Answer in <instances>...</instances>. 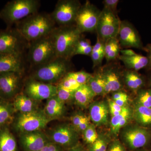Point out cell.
I'll return each instance as SVG.
<instances>
[{"instance_id":"1","label":"cell","mask_w":151,"mask_h":151,"mask_svg":"<svg viewBox=\"0 0 151 151\" xmlns=\"http://www.w3.org/2000/svg\"><path fill=\"white\" fill-rule=\"evenodd\" d=\"M14 26L29 42L50 35L57 26L50 14L38 12L27 17Z\"/></svg>"},{"instance_id":"2","label":"cell","mask_w":151,"mask_h":151,"mask_svg":"<svg viewBox=\"0 0 151 151\" xmlns=\"http://www.w3.org/2000/svg\"><path fill=\"white\" fill-rule=\"evenodd\" d=\"M70 60L57 57L50 61L29 68L28 76L44 83L56 84L71 72Z\"/></svg>"},{"instance_id":"3","label":"cell","mask_w":151,"mask_h":151,"mask_svg":"<svg viewBox=\"0 0 151 151\" xmlns=\"http://www.w3.org/2000/svg\"><path fill=\"white\" fill-rule=\"evenodd\" d=\"M81 35L75 24L57 26L51 34L57 56L70 60Z\"/></svg>"},{"instance_id":"4","label":"cell","mask_w":151,"mask_h":151,"mask_svg":"<svg viewBox=\"0 0 151 151\" xmlns=\"http://www.w3.org/2000/svg\"><path fill=\"white\" fill-rule=\"evenodd\" d=\"M38 0H13L9 1L0 11V19L7 27L14 25L31 15L37 12L40 7Z\"/></svg>"},{"instance_id":"5","label":"cell","mask_w":151,"mask_h":151,"mask_svg":"<svg viewBox=\"0 0 151 151\" xmlns=\"http://www.w3.org/2000/svg\"><path fill=\"white\" fill-rule=\"evenodd\" d=\"M57 57L51 34L29 42L26 59L29 68L45 64Z\"/></svg>"},{"instance_id":"6","label":"cell","mask_w":151,"mask_h":151,"mask_svg":"<svg viewBox=\"0 0 151 151\" xmlns=\"http://www.w3.org/2000/svg\"><path fill=\"white\" fill-rule=\"evenodd\" d=\"M16 113L12 124L19 134L42 131L51 122L40 109L29 113Z\"/></svg>"},{"instance_id":"7","label":"cell","mask_w":151,"mask_h":151,"mask_svg":"<svg viewBox=\"0 0 151 151\" xmlns=\"http://www.w3.org/2000/svg\"><path fill=\"white\" fill-rule=\"evenodd\" d=\"M29 42L15 27L0 29V54H26Z\"/></svg>"},{"instance_id":"8","label":"cell","mask_w":151,"mask_h":151,"mask_svg":"<svg viewBox=\"0 0 151 151\" xmlns=\"http://www.w3.org/2000/svg\"><path fill=\"white\" fill-rule=\"evenodd\" d=\"M50 142L63 149L71 148L78 144L79 133L71 124H59L45 133Z\"/></svg>"},{"instance_id":"9","label":"cell","mask_w":151,"mask_h":151,"mask_svg":"<svg viewBox=\"0 0 151 151\" xmlns=\"http://www.w3.org/2000/svg\"><path fill=\"white\" fill-rule=\"evenodd\" d=\"M81 5L78 0H59L50 15L57 26L75 24Z\"/></svg>"},{"instance_id":"10","label":"cell","mask_w":151,"mask_h":151,"mask_svg":"<svg viewBox=\"0 0 151 151\" xmlns=\"http://www.w3.org/2000/svg\"><path fill=\"white\" fill-rule=\"evenodd\" d=\"M121 23L117 14L103 8L96 28L97 37L104 43L108 40L118 38Z\"/></svg>"},{"instance_id":"11","label":"cell","mask_w":151,"mask_h":151,"mask_svg":"<svg viewBox=\"0 0 151 151\" xmlns=\"http://www.w3.org/2000/svg\"><path fill=\"white\" fill-rule=\"evenodd\" d=\"M101 11L89 1L81 5L76 18L75 24L81 34L96 31Z\"/></svg>"},{"instance_id":"12","label":"cell","mask_w":151,"mask_h":151,"mask_svg":"<svg viewBox=\"0 0 151 151\" xmlns=\"http://www.w3.org/2000/svg\"><path fill=\"white\" fill-rule=\"evenodd\" d=\"M120 131L123 145L130 150L141 148L150 141V134L146 128L136 125H127Z\"/></svg>"},{"instance_id":"13","label":"cell","mask_w":151,"mask_h":151,"mask_svg":"<svg viewBox=\"0 0 151 151\" xmlns=\"http://www.w3.org/2000/svg\"><path fill=\"white\" fill-rule=\"evenodd\" d=\"M24 73L17 72L0 73V97L12 101L22 91Z\"/></svg>"},{"instance_id":"14","label":"cell","mask_w":151,"mask_h":151,"mask_svg":"<svg viewBox=\"0 0 151 151\" xmlns=\"http://www.w3.org/2000/svg\"><path fill=\"white\" fill-rule=\"evenodd\" d=\"M57 90L56 85L39 81L28 76L24 78L22 92L40 102L56 95Z\"/></svg>"},{"instance_id":"15","label":"cell","mask_w":151,"mask_h":151,"mask_svg":"<svg viewBox=\"0 0 151 151\" xmlns=\"http://www.w3.org/2000/svg\"><path fill=\"white\" fill-rule=\"evenodd\" d=\"M19 140L24 151H39L50 142L42 131L19 134Z\"/></svg>"},{"instance_id":"16","label":"cell","mask_w":151,"mask_h":151,"mask_svg":"<svg viewBox=\"0 0 151 151\" xmlns=\"http://www.w3.org/2000/svg\"><path fill=\"white\" fill-rule=\"evenodd\" d=\"M27 64L26 54H0V73L17 72L24 73Z\"/></svg>"},{"instance_id":"17","label":"cell","mask_w":151,"mask_h":151,"mask_svg":"<svg viewBox=\"0 0 151 151\" xmlns=\"http://www.w3.org/2000/svg\"><path fill=\"white\" fill-rule=\"evenodd\" d=\"M118 37L120 46L125 48H142V42L137 32L127 21H121Z\"/></svg>"},{"instance_id":"18","label":"cell","mask_w":151,"mask_h":151,"mask_svg":"<svg viewBox=\"0 0 151 151\" xmlns=\"http://www.w3.org/2000/svg\"><path fill=\"white\" fill-rule=\"evenodd\" d=\"M89 107V118L95 126L100 127L108 124L110 112L107 102L96 101L91 103Z\"/></svg>"},{"instance_id":"19","label":"cell","mask_w":151,"mask_h":151,"mask_svg":"<svg viewBox=\"0 0 151 151\" xmlns=\"http://www.w3.org/2000/svg\"><path fill=\"white\" fill-rule=\"evenodd\" d=\"M113 66L106 65L99 72L104 80L106 94L119 91L123 86L118 70Z\"/></svg>"},{"instance_id":"20","label":"cell","mask_w":151,"mask_h":151,"mask_svg":"<svg viewBox=\"0 0 151 151\" xmlns=\"http://www.w3.org/2000/svg\"><path fill=\"white\" fill-rule=\"evenodd\" d=\"M43 110L45 114L50 121L60 119L65 113V103L55 95L47 100Z\"/></svg>"},{"instance_id":"21","label":"cell","mask_w":151,"mask_h":151,"mask_svg":"<svg viewBox=\"0 0 151 151\" xmlns=\"http://www.w3.org/2000/svg\"><path fill=\"white\" fill-rule=\"evenodd\" d=\"M16 113H27L38 110L39 102L30 98L23 92L19 93L12 100Z\"/></svg>"},{"instance_id":"22","label":"cell","mask_w":151,"mask_h":151,"mask_svg":"<svg viewBox=\"0 0 151 151\" xmlns=\"http://www.w3.org/2000/svg\"><path fill=\"white\" fill-rule=\"evenodd\" d=\"M119 59L124 63L128 70L138 71L148 65L147 57L135 53L131 55H119Z\"/></svg>"},{"instance_id":"23","label":"cell","mask_w":151,"mask_h":151,"mask_svg":"<svg viewBox=\"0 0 151 151\" xmlns=\"http://www.w3.org/2000/svg\"><path fill=\"white\" fill-rule=\"evenodd\" d=\"M15 114L12 101L0 97V129L12 124Z\"/></svg>"},{"instance_id":"24","label":"cell","mask_w":151,"mask_h":151,"mask_svg":"<svg viewBox=\"0 0 151 151\" xmlns=\"http://www.w3.org/2000/svg\"><path fill=\"white\" fill-rule=\"evenodd\" d=\"M95 96L88 84H84L74 92L73 100L80 108H86L89 106Z\"/></svg>"},{"instance_id":"25","label":"cell","mask_w":151,"mask_h":151,"mask_svg":"<svg viewBox=\"0 0 151 151\" xmlns=\"http://www.w3.org/2000/svg\"><path fill=\"white\" fill-rule=\"evenodd\" d=\"M133 118L140 127L146 129L151 128V108L135 104Z\"/></svg>"},{"instance_id":"26","label":"cell","mask_w":151,"mask_h":151,"mask_svg":"<svg viewBox=\"0 0 151 151\" xmlns=\"http://www.w3.org/2000/svg\"><path fill=\"white\" fill-rule=\"evenodd\" d=\"M17 145L9 127L0 129V151H17Z\"/></svg>"},{"instance_id":"27","label":"cell","mask_w":151,"mask_h":151,"mask_svg":"<svg viewBox=\"0 0 151 151\" xmlns=\"http://www.w3.org/2000/svg\"><path fill=\"white\" fill-rule=\"evenodd\" d=\"M123 78L127 87L134 92L140 89L144 84L143 78L134 70H127L124 71Z\"/></svg>"},{"instance_id":"28","label":"cell","mask_w":151,"mask_h":151,"mask_svg":"<svg viewBox=\"0 0 151 151\" xmlns=\"http://www.w3.org/2000/svg\"><path fill=\"white\" fill-rule=\"evenodd\" d=\"M120 51V45L118 38L111 39L105 42V58L107 62L113 61L118 58Z\"/></svg>"},{"instance_id":"29","label":"cell","mask_w":151,"mask_h":151,"mask_svg":"<svg viewBox=\"0 0 151 151\" xmlns=\"http://www.w3.org/2000/svg\"><path fill=\"white\" fill-rule=\"evenodd\" d=\"M104 45L105 43L97 37V41L93 46L92 53L90 55L93 62V68L101 65L105 57Z\"/></svg>"},{"instance_id":"30","label":"cell","mask_w":151,"mask_h":151,"mask_svg":"<svg viewBox=\"0 0 151 151\" xmlns=\"http://www.w3.org/2000/svg\"><path fill=\"white\" fill-rule=\"evenodd\" d=\"M87 84L96 96L106 94L104 80L99 72L92 75Z\"/></svg>"},{"instance_id":"31","label":"cell","mask_w":151,"mask_h":151,"mask_svg":"<svg viewBox=\"0 0 151 151\" xmlns=\"http://www.w3.org/2000/svg\"><path fill=\"white\" fill-rule=\"evenodd\" d=\"M111 138L107 134L101 133L93 144L88 145V151H107Z\"/></svg>"},{"instance_id":"32","label":"cell","mask_w":151,"mask_h":151,"mask_svg":"<svg viewBox=\"0 0 151 151\" xmlns=\"http://www.w3.org/2000/svg\"><path fill=\"white\" fill-rule=\"evenodd\" d=\"M135 101V104L151 108V89L140 90Z\"/></svg>"},{"instance_id":"33","label":"cell","mask_w":151,"mask_h":151,"mask_svg":"<svg viewBox=\"0 0 151 151\" xmlns=\"http://www.w3.org/2000/svg\"><path fill=\"white\" fill-rule=\"evenodd\" d=\"M81 134L83 140L86 144H88V145L94 143L97 140L98 136L96 126L91 123L88 128Z\"/></svg>"},{"instance_id":"34","label":"cell","mask_w":151,"mask_h":151,"mask_svg":"<svg viewBox=\"0 0 151 151\" xmlns=\"http://www.w3.org/2000/svg\"><path fill=\"white\" fill-rule=\"evenodd\" d=\"M68 76L75 79L81 85L87 84L89 79L92 77V74L84 70L73 72L71 71L67 74Z\"/></svg>"},{"instance_id":"35","label":"cell","mask_w":151,"mask_h":151,"mask_svg":"<svg viewBox=\"0 0 151 151\" xmlns=\"http://www.w3.org/2000/svg\"><path fill=\"white\" fill-rule=\"evenodd\" d=\"M56 85H58L70 91L75 92L82 85L78 83L75 79L69 77L66 75L56 84Z\"/></svg>"},{"instance_id":"36","label":"cell","mask_w":151,"mask_h":151,"mask_svg":"<svg viewBox=\"0 0 151 151\" xmlns=\"http://www.w3.org/2000/svg\"><path fill=\"white\" fill-rule=\"evenodd\" d=\"M56 86L57 87V96L63 103H65L73 100L75 92L65 89L58 85Z\"/></svg>"},{"instance_id":"37","label":"cell","mask_w":151,"mask_h":151,"mask_svg":"<svg viewBox=\"0 0 151 151\" xmlns=\"http://www.w3.org/2000/svg\"><path fill=\"white\" fill-rule=\"evenodd\" d=\"M107 151H127L126 147L118 139L111 141L108 145Z\"/></svg>"},{"instance_id":"38","label":"cell","mask_w":151,"mask_h":151,"mask_svg":"<svg viewBox=\"0 0 151 151\" xmlns=\"http://www.w3.org/2000/svg\"><path fill=\"white\" fill-rule=\"evenodd\" d=\"M119 1V0H104L103 3L104 8L108 9L113 12V13L117 14V8Z\"/></svg>"},{"instance_id":"39","label":"cell","mask_w":151,"mask_h":151,"mask_svg":"<svg viewBox=\"0 0 151 151\" xmlns=\"http://www.w3.org/2000/svg\"><path fill=\"white\" fill-rule=\"evenodd\" d=\"M85 115L83 113H76L73 114L71 117V124L76 129L79 124L81 123Z\"/></svg>"},{"instance_id":"40","label":"cell","mask_w":151,"mask_h":151,"mask_svg":"<svg viewBox=\"0 0 151 151\" xmlns=\"http://www.w3.org/2000/svg\"><path fill=\"white\" fill-rule=\"evenodd\" d=\"M64 150L58 145L49 142L39 151H64Z\"/></svg>"},{"instance_id":"41","label":"cell","mask_w":151,"mask_h":151,"mask_svg":"<svg viewBox=\"0 0 151 151\" xmlns=\"http://www.w3.org/2000/svg\"><path fill=\"white\" fill-rule=\"evenodd\" d=\"M90 124L91 123H90V118L85 115L81 123L76 128V130L79 133H82L84 130H86L88 128Z\"/></svg>"},{"instance_id":"42","label":"cell","mask_w":151,"mask_h":151,"mask_svg":"<svg viewBox=\"0 0 151 151\" xmlns=\"http://www.w3.org/2000/svg\"><path fill=\"white\" fill-rule=\"evenodd\" d=\"M92 47L93 46L91 45L87 47L76 50L74 52L73 56H75L77 55H83L90 56L92 53Z\"/></svg>"},{"instance_id":"43","label":"cell","mask_w":151,"mask_h":151,"mask_svg":"<svg viewBox=\"0 0 151 151\" xmlns=\"http://www.w3.org/2000/svg\"><path fill=\"white\" fill-rule=\"evenodd\" d=\"M90 45H91V42L89 40L81 37L77 42L76 46V47L75 51L76 50L84 48V47H87Z\"/></svg>"},{"instance_id":"44","label":"cell","mask_w":151,"mask_h":151,"mask_svg":"<svg viewBox=\"0 0 151 151\" xmlns=\"http://www.w3.org/2000/svg\"><path fill=\"white\" fill-rule=\"evenodd\" d=\"M108 103L109 109H112L120 112H122L124 110V107H120L112 99H108Z\"/></svg>"},{"instance_id":"45","label":"cell","mask_w":151,"mask_h":151,"mask_svg":"<svg viewBox=\"0 0 151 151\" xmlns=\"http://www.w3.org/2000/svg\"><path fill=\"white\" fill-rule=\"evenodd\" d=\"M129 100V96L127 95L125 97H122L119 100H115V102L118 105L121 107H125L127 106V103Z\"/></svg>"},{"instance_id":"46","label":"cell","mask_w":151,"mask_h":151,"mask_svg":"<svg viewBox=\"0 0 151 151\" xmlns=\"http://www.w3.org/2000/svg\"><path fill=\"white\" fill-rule=\"evenodd\" d=\"M114 92V93H113V95H112V98L111 99L112 100H113V101L119 100V99H120V98L125 97V96L128 95V94H127V93H125V92L120 91V90Z\"/></svg>"},{"instance_id":"47","label":"cell","mask_w":151,"mask_h":151,"mask_svg":"<svg viewBox=\"0 0 151 151\" xmlns=\"http://www.w3.org/2000/svg\"><path fill=\"white\" fill-rule=\"evenodd\" d=\"M66 151H88L84 148V147L80 144H77L76 145L74 146L71 148L68 149Z\"/></svg>"},{"instance_id":"48","label":"cell","mask_w":151,"mask_h":151,"mask_svg":"<svg viewBox=\"0 0 151 151\" xmlns=\"http://www.w3.org/2000/svg\"><path fill=\"white\" fill-rule=\"evenodd\" d=\"M120 52L122 53V55H131L136 53L134 51L131 49L122 50H121Z\"/></svg>"},{"instance_id":"49","label":"cell","mask_w":151,"mask_h":151,"mask_svg":"<svg viewBox=\"0 0 151 151\" xmlns=\"http://www.w3.org/2000/svg\"><path fill=\"white\" fill-rule=\"evenodd\" d=\"M146 50L148 52V56L147 57L149 60L148 65L151 67V45L147 47Z\"/></svg>"},{"instance_id":"50","label":"cell","mask_w":151,"mask_h":151,"mask_svg":"<svg viewBox=\"0 0 151 151\" xmlns=\"http://www.w3.org/2000/svg\"><path fill=\"white\" fill-rule=\"evenodd\" d=\"M150 85L151 86V78L150 79Z\"/></svg>"}]
</instances>
